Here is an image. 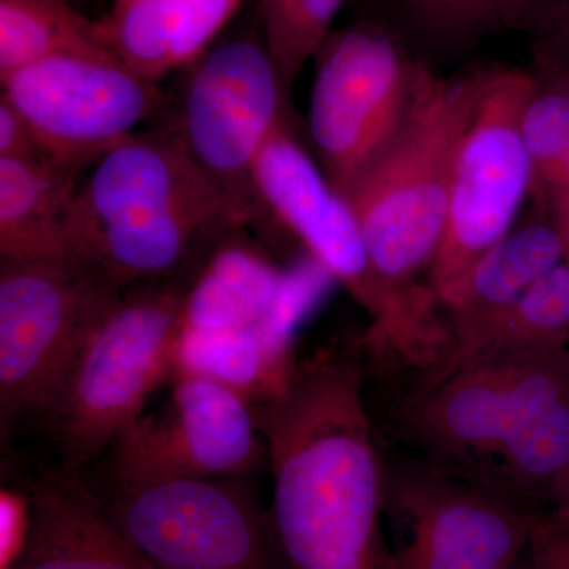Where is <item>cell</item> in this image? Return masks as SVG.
Instances as JSON below:
<instances>
[{"instance_id":"cell-1","label":"cell","mask_w":569,"mask_h":569,"mask_svg":"<svg viewBox=\"0 0 569 569\" xmlns=\"http://www.w3.org/2000/svg\"><path fill=\"white\" fill-rule=\"evenodd\" d=\"M272 475V527L288 569H392L385 462L351 351L298 361L254 406Z\"/></svg>"},{"instance_id":"cell-2","label":"cell","mask_w":569,"mask_h":569,"mask_svg":"<svg viewBox=\"0 0 569 569\" xmlns=\"http://www.w3.org/2000/svg\"><path fill=\"white\" fill-rule=\"evenodd\" d=\"M417 462L527 509L569 470V348L493 347L421 373L397 411Z\"/></svg>"},{"instance_id":"cell-3","label":"cell","mask_w":569,"mask_h":569,"mask_svg":"<svg viewBox=\"0 0 569 569\" xmlns=\"http://www.w3.org/2000/svg\"><path fill=\"white\" fill-rule=\"evenodd\" d=\"M492 67L443 77L422 63L406 122L348 201L378 272L402 293L436 299L418 279L440 249L460 148Z\"/></svg>"},{"instance_id":"cell-4","label":"cell","mask_w":569,"mask_h":569,"mask_svg":"<svg viewBox=\"0 0 569 569\" xmlns=\"http://www.w3.org/2000/svg\"><path fill=\"white\" fill-rule=\"evenodd\" d=\"M254 197L328 269L369 317L370 353L418 373L447 358L451 339L436 299L402 293L373 264L353 208L296 140L287 118L253 164Z\"/></svg>"},{"instance_id":"cell-5","label":"cell","mask_w":569,"mask_h":569,"mask_svg":"<svg viewBox=\"0 0 569 569\" xmlns=\"http://www.w3.org/2000/svg\"><path fill=\"white\" fill-rule=\"evenodd\" d=\"M186 287L134 283L93 328L41 421L61 470H88L171 381Z\"/></svg>"},{"instance_id":"cell-6","label":"cell","mask_w":569,"mask_h":569,"mask_svg":"<svg viewBox=\"0 0 569 569\" xmlns=\"http://www.w3.org/2000/svg\"><path fill=\"white\" fill-rule=\"evenodd\" d=\"M224 220H252L198 167L174 126L133 133L78 187L71 252L96 236L132 252L181 253Z\"/></svg>"},{"instance_id":"cell-7","label":"cell","mask_w":569,"mask_h":569,"mask_svg":"<svg viewBox=\"0 0 569 569\" xmlns=\"http://www.w3.org/2000/svg\"><path fill=\"white\" fill-rule=\"evenodd\" d=\"M82 477L116 529L159 569H288L247 478Z\"/></svg>"},{"instance_id":"cell-8","label":"cell","mask_w":569,"mask_h":569,"mask_svg":"<svg viewBox=\"0 0 569 569\" xmlns=\"http://www.w3.org/2000/svg\"><path fill=\"white\" fill-rule=\"evenodd\" d=\"M78 257L0 260V432L41 417L82 343L122 295Z\"/></svg>"},{"instance_id":"cell-9","label":"cell","mask_w":569,"mask_h":569,"mask_svg":"<svg viewBox=\"0 0 569 569\" xmlns=\"http://www.w3.org/2000/svg\"><path fill=\"white\" fill-rule=\"evenodd\" d=\"M316 59L310 141L326 178L350 201L406 122L422 62L373 22L331 32Z\"/></svg>"},{"instance_id":"cell-10","label":"cell","mask_w":569,"mask_h":569,"mask_svg":"<svg viewBox=\"0 0 569 569\" xmlns=\"http://www.w3.org/2000/svg\"><path fill=\"white\" fill-rule=\"evenodd\" d=\"M533 88L530 69L493 66L460 148L447 224L429 272L438 309L452 305L471 269L515 228L531 194L520 121Z\"/></svg>"},{"instance_id":"cell-11","label":"cell","mask_w":569,"mask_h":569,"mask_svg":"<svg viewBox=\"0 0 569 569\" xmlns=\"http://www.w3.org/2000/svg\"><path fill=\"white\" fill-rule=\"evenodd\" d=\"M174 129L198 167L250 220L254 160L284 119V89L263 40L236 37L192 63Z\"/></svg>"},{"instance_id":"cell-12","label":"cell","mask_w":569,"mask_h":569,"mask_svg":"<svg viewBox=\"0 0 569 569\" xmlns=\"http://www.w3.org/2000/svg\"><path fill=\"white\" fill-rule=\"evenodd\" d=\"M170 395L142 413L107 452L102 473L122 481L249 478L268 462L252 403L197 377L171 380Z\"/></svg>"},{"instance_id":"cell-13","label":"cell","mask_w":569,"mask_h":569,"mask_svg":"<svg viewBox=\"0 0 569 569\" xmlns=\"http://www.w3.org/2000/svg\"><path fill=\"white\" fill-rule=\"evenodd\" d=\"M56 163L80 173L163 107L159 82L122 62L56 58L0 78Z\"/></svg>"},{"instance_id":"cell-14","label":"cell","mask_w":569,"mask_h":569,"mask_svg":"<svg viewBox=\"0 0 569 569\" xmlns=\"http://www.w3.org/2000/svg\"><path fill=\"white\" fill-rule=\"evenodd\" d=\"M385 511L403 523L392 569H512L533 512L417 460L385 463Z\"/></svg>"},{"instance_id":"cell-15","label":"cell","mask_w":569,"mask_h":569,"mask_svg":"<svg viewBox=\"0 0 569 569\" xmlns=\"http://www.w3.org/2000/svg\"><path fill=\"white\" fill-rule=\"evenodd\" d=\"M239 230L209 249L187 284L181 326L258 332L283 355L293 356L299 326L320 305L335 277L310 254L280 268Z\"/></svg>"},{"instance_id":"cell-16","label":"cell","mask_w":569,"mask_h":569,"mask_svg":"<svg viewBox=\"0 0 569 569\" xmlns=\"http://www.w3.org/2000/svg\"><path fill=\"white\" fill-rule=\"evenodd\" d=\"M28 493L31 527L11 569H159L107 518L81 471L58 468Z\"/></svg>"},{"instance_id":"cell-17","label":"cell","mask_w":569,"mask_h":569,"mask_svg":"<svg viewBox=\"0 0 569 569\" xmlns=\"http://www.w3.org/2000/svg\"><path fill=\"white\" fill-rule=\"evenodd\" d=\"M563 239L549 217L512 228L471 269L445 309L451 350L440 366L460 361L488 346L498 325L539 279L563 263ZM437 369V367H436Z\"/></svg>"},{"instance_id":"cell-18","label":"cell","mask_w":569,"mask_h":569,"mask_svg":"<svg viewBox=\"0 0 569 569\" xmlns=\"http://www.w3.org/2000/svg\"><path fill=\"white\" fill-rule=\"evenodd\" d=\"M242 0H112L100 21L116 58L159 82L197 61L222 32Z\"/></svg>"},{"instance_id":"cell-19","label":"cell","mask_w":569,"mask_h":569,"mask_svg":"<svg viewBox=\"0 0 569 569\" xmlns=\"http://www.w3.org/2000/svg\"><path fill=\"white\" fill-rule=\"evenodd\" d=\"M80 173L0 159V260L74 257L70 217Z\"/></svg>"},{"instance_id":"cell-20","label":"cell","mask_w":569,"mask_h":569,"mask_svg":"<svg viewBox=\"0 0 569 569\" xmlns=\"http://www.w3.org/2000/svg\"><path fill=\"white\" fill-rule=\"evenodd\" d=\"M295 362V356L283 355L258 332L201 331L179 326L171 380L203 378L238 392L254 407L282 388Z\"/></svg>"},{"instance_id":"cell-21","label":"cell","mask_w":569,"mask_h":569,"mask_svg":"<svg viewBox=\"0 0 569 569\" xmlns=\"http://www.w3.org/2000/svg\"><path fill=\"white\" fill-rule=\"evenodd\" d=\"M56 58L119 61L100 21L69 3L0 0V78Z\"/></svg>"},{"instance_id":"cell-22","label":"cell","mask_w":569,"mask_h":569,"mask_svg":"<svg viewBox=\"0 0 569 569\" xmlns=\"http://www.w3.org/2000/svg\"><path fill=\"white\" fill-rule=\"evenodd\" d=\"M411 24L440 47L467 48L496 33H537L569 0H400Z\"/></svg>"},{"instance_id":"cell-23","label":"cell","mask_w":569,"mask_h":569,"mask_svg":"<svg viewBox=\"0 0 569 569\" xmlns=\"http://www.w3.org/2000/svg\"><path fill=\"white\" fill-rule=\"evenodd\" d=\"M533 88L520 121L523 144L529 153L531 200L539 216L549 217L552 201L565 189L569 156V74L535 63Z\"/></svg>"},{"instance_id":"cell-24","label":"cell","mask_w":569,"mask_h":569,"mask_svg":"<svg viewBox=\"0 0 569 569\" xmlns=\"http://www.w3.org/2000/svg\"><path fill=\"white\" fill-rule=\"evenodd\" d=\"M346 0H260L263 41L290 91L331 36Z\"/></svg>"},{"instance_id":"cell-25","label":"cell","mask_w":569,"mask_h":569,"mask_svg":"<svg viewBox=\"0 0 569 569\" xmlns=\"http://www.w3.org/2000/svg\"><path fill=\"white\" fill-rule=\"evenodd\" d=\"M568 346L569 268L560 263L519 299L482 350L493 347Z\"/></svg>"},{"instance_id":"cell-26","label":"cell","mask_w":569,"mask_h":569,"mask_svg":"<svg viewBox=\"0 0 569 569\" xmlns=\"http://www.w3.org/2000/svg\"><path fill=\"white\" fill-rule=\"evenodd\" d=\"M31 527L28 492L2 489L0 492V569H11L20 559Z\"/></svg>"},{"instance_id":"cell-27","label":"cell","mask_w":569,"mask_h":569,"mask_svg":"<svg viewBox=\"0 0 569 569\" xmlns=\"http://www.w3.org/2000/svg\"><path fill=\"white\" fill-rule=\"evenodd\" d=\"M0 159L54 162L28 119L3 97H0Z\"/></svg>"},{"instance_id":"cell-28","label":"cell","mask_w":569,"mask_h":569,"mask_svg":"<svg viewBox=\"0 0 569 569\" xmlns=\"http://www.w3.org/2000/svg\"><path fill=\"white\" fill-rule=\"evenodd\" d=\"M527 550L531 565L537 569H569V527L550 512H533Z\"/></svg>"},{"instance_id":"cell-29","label":"cell","mask_w":569,"mask_h":569,"mask_svg":"<svg viewBox=\"0 0 569 569\" xmlns=\"http://www.w3.org/2000/svg\"><path fill=\"white\" fill-rule=\"evenodd\" d=\"M531 37L533 62L569 74V2L548 26Z\"/></svg>"},{"instance_id":"cell-30","label":"cell","mask_w":569,"mask_h":569,"mask_svg":"<svg viewBox=\"0 0 569 569\" xmlns=\"http://www.w3.org/2000/svg\"><path fill=\"white\" fill-rule=\"evenodd\" d=\"M550 503L553 505L550 515L569 527V470L550 493Z\"/></svg>"},{"instance_id":"cell-31","label":"cell","mask_w":569,"mask_h":569,"mask_svg":"<svg viewBox=\"0 0 569 569\" xmlns=\"http://www.w3.org/2000/svg\"><path fill=\"white\" fill-rule=\"evenodd\" d=\"M569 198V156H568V162H567V176H565V189L563 192L559 194V197L556 198V200L552 201V204H550V208H552L553 204L559 203L561 200H567ZM549 208V211H550Z\"/></svg>"},{"instance_id":"cell-32","label":"cell","mask_w":569,"mask_h":569,"mask_svg":"<svg viewBox=\"0 0 569 569\" xmlns=\"http://www.w3.org/2000/svg\"><path fill=\"white\" fill-rule=\"evenodd\" d=\"M50 2L69 3L71 6V0H50Z\"/></svg>"},{"instance_id":"cell-33","label":"cell","mask_w":569,"mask_h":569,"mask_svg":"<svg viewBox=\"0 0 569 569\" xmlns=\"http://www.w3.org/2000/svg\"><path fill=\"white\" fill-rule=\"evenodd\" d=\"M512 569H519V568H518V565H516V567H515V568H512ZM530 569H537V568H535V567H533V565H531Z\"/></svg>"}]
</instances>
